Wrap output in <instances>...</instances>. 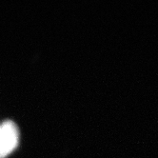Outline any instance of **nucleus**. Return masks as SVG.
I'll return each instance as SVG.
<instances>
[{"mask_svg": "<svg viewBox=\"0 0 158 158\" xmlns=\"http://www.w3.org/2000/svg\"><path fill=\"white\" fill-rule=\"evenodd\" d=\"M18 137V129L14 122L6 121L0 126V158L6 157L16 148Z\"/></svg>", "mask_w": 158, "mask_h": 158, "instance_id": "obj_1", "label": "nucleus"}]
</instances>
